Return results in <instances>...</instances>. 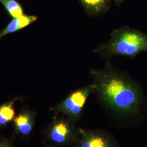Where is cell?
<instances>
[{"mask_svg": "<svg viewBox=\"0 0 147 147\" xmlns=\"http://www.w3.org/2000/svg\"><path fill=\"white\" fill-rule=\"evenodd\" d=\"M95 94L101 104L116 118L140 120L147 103L140 86L125 74L107 62L104 68L89 72Z\"/></svg>", "mask_w": 147, "mask_h": 147, "instance_id": "1", "label": "cell"}, {"mask_svg": "<svg viewBox=\"0 0 147 147\" xmlns=\"http://www.w3.org/2000/svg\"><path fill=\"white\" fill-rule=\"evenodd\" d=\"M104 58L121 56L134 59L142 52L147 53V34L129 26H124L111 32L110 39L94 50Z\"/></svg>", "mask_w": 147, "mask_h": 147, "instance_id": "2", "label": "cell"}, {"mask_svg": "<svg viewBox=\"0 0 147 147\" xmlns=\"http://www.w3.org/2000/svg\"><path fill=\"white\" fill-rule=\"evenodd\" d=\"M80 135V127L76 123L64 116H55L44 134L46 142L58 146L75 144Z\"/></svg>", "mask_w": 147, "mask_h": 147, "instance_id": "3", "label": "cell"}, {"mask_svg": "<svg viewBox=\"0 0 147 147\" xmlns=\"http://www.w3.org/2000/svg\"><path fill=\"white\" fill-rule=\"evenodd\" d=\"M93 94H95V86L92 83L72 92L64 100L53 107L51 110L76 123L82 116L87 101Z\"/></svg>", "mask_w": 147, "mask_h": 147, "instance_id": "4", "label": "cell"}, {"mask_svg": "<svg viewBox=\"0 0 147 147\" xmlns=\"http://www.w3.org/2000/svg\"><path fill=\"white\" fill-rule=\"evenodd\" d=\"M76 147H123L109 134L101 130L80 128Z\"/></svg>", "mask_w": 147, "mask_h": 147, "instance_id": "5", "label": "cell"}, {"mask_svg": "<svg viewBox=\"0 0 147 147\" xmlns=\"http://www.w3.org/2000/svg\"><path fill=\"white\" fill-rule=\"evenodd\" d=\"M36 117L35 112L26 108L23 109L13 121L14 131L22 136L29 135L35 125Z\"/></svg>", "mask_w": 147, "mask_h": 147, "instance_id": "6", "label": "cell"}, {"mask_svg": "<svg viewBox=\"0 0 147 147\" xmlns=\"http://www.w3.org/2000/svg\"><path fill=\"white\" fill-rule=\"evenodd\" d=\"M37 19L38 17L36 16L25 14L17 18H13L7 26L0 32V39L8 34L18 31L26 27Z\"/></svg>", "mask_w": 147, "mask_h": 147, "instance_id": "7", "label": "cell"}, {"mask_svg": "<svg viewBox=\"0 0 147 147\" xmlns=\"http://www.w3.org/2000/svg\"><path fill=\"white\" fill-rule=\"evenodd\" d=\"M86 13L92 17L100 16L109 10L111 0H80Z\"/></svg>", "mask_w": 147, "mask_h": 147, "instance_id": "8", "label": "cell"}, {"mask_svg": "<svg viewBox=\"0 0 147 147\" xmlns=\"http://www.w3.org/2000/svg\"><path fill=\"white\" fill-rule=\"evenodd\" d=\"M16 98L0 105V127L4 128L16 117L14 104Z\"/></svg>", "mask_w": 147, "mask_h": 147, "instance_id": "9", "label": "cell"}, {"mask_svg": "<svg viewBox=\"0 0 147 147\" xmlns=\"http://www.w3.org/2000/svg\"><path fill=\"white\" fill-rule=\"evenodd\" d=\"M8 14L13 18H17L24 15V9L21 4L16 0H0Z\"/></svg>", "mask_w": 147, "mask_h": 147, "instance_id": "10", "label": "cell"}, {"mask_svg": "<svg viewBox=\"0 0 147 147\" xmlns=\"http://www.w3.org/2000/svg\"><path fill=\"white\" fill-rule=\"evenodd\" d=\"M0 147H14L11 140L7 137L0 138Z\"/></svg>", "mask_w": 147, "mask_h": 147, "instance_id": "11", "label": "cell"}, {"mask_svg": "<svg viewBox=\"0 0 147 147\" xmlns=\"http://www.w3.org/2000/svg\"><path fill=\"white\" fill-rule=\"evenodd\" d=\"M116 2V4L118 5H120L121 3L124 1V0H114Z\"/></svg>", "mask_w": 147, "mask_h": 147, "instance_id": "12", "label": "cell"}, {"mask_svg": "<svg viewBox=\"0 0 147 147\" xmlns=\"http://www.w3.org/2000/svg\"><path fill=\"white\" fill-rule=\"evenodd\" d=\"M60 147V146H56V145H50V146H47V147Z\"/></svg>", "mask_w": 147, "mask_h": 147, "instance_id": "13", "label": "cell"}, {"mask_svg": "<svg viewBox=\"0 0 147 147\" xmlns=\"http://www.w3.org/2000/svg\"></svg>", "mask_w": 147, "mask_h": 147, "instance_id": "14", "label": "cell"}]
</instances>
